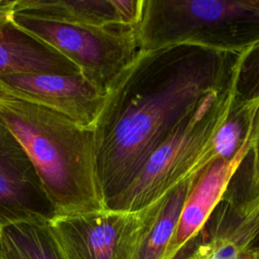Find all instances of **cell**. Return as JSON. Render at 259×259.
<instances>
[{
  "label": "cell",
  "mask_w": 259,
  "mask_h": 259,
  "mask_svg": "<svg viewBox=\"0 0 259 259\" xmlns=\"http://www.w3.org/2000/svg\"><path fill=\"white\" fill-rule=\"evenodd\" d=\"M241 54L189 44L138 52L107 90L93 124L105 208L206 96L233 84Z\"/></svg>",
  "instance_id": "cell-1"
},
{
  "label": "cell",
  "mask_w": 259,
  "mask_h": 259,
  "mask_svg": "<svg viewBox=\"0 0 259 259\" xmlns=\"http://www.w3.org/2000/svg\"><path fill=\"white\" fill-rule=\"evenodd\" d=\"M256 103L257 101L236 103L233 100L226 119L215 132L197 164L196 174L215 159L228 161L239 154L250 136Z\"/></svg>",
  "instance_id": "cell-14"
},
{
  "label": "cell",
  "mask_w": 259,
  "mask_h": 259,
  "mask_svg": "<svg viewBox=\"0 0 259 259\" xmlns=\"http://www.w3.org/2000/svg\"><path fill=\"white\" fill-rule=\"evenodd\" d=\"M15 5L16 0H0V33L3 28L11 22Z\"/></svg>",
  "instance_id": "cell-19"
},
{
  "label": "cell",
  "mask_w": 259,
  "mask_h": 259,
  "mask_svg": "<svg viewBox=\"0 0 259 259\" xmlns=\"http://www.w3.org/2000/svg\"><path fill=\"white\" fill-rule=\"evenodd\" d=\"M251 149L231 177L227 191L244 213L259 199V100H257L251 130Z\"/></svg>",
  "instance_id": "cell-16"
},
{
  "label": "cell",
  "mask_w": 259,
  "mask_h": 259,
  "mask_svg": "<svg viewBox=\"0 0 259 259\" xmlns=\"http://www.w3.org/2000/svg\"><path fill=\"white\" fill-rule=\"evenodd\" d=\"M191 182L192 177L167 193L158 218L143 245L139 259H161L163 257L177 226Z\"/></svg>",
  "instance_id": "cell-15"
},
{
  "label": "cell",
  "mask_w": 259,
  "mask_h": 259,
  "mask_svg": "<svg viewBox=\"0 0 259 259\" xmlns=\"http://www.w3.org/2000/svg\"><path fill=\"white\" fill-rule=\"evenodd\" d=\"M143 5L144 0H16L14 12L85 26L136 28Z\"/></svg>",
  "instance_id": "cell-10"
},
{
  "label": "cell",
  "mask_w": 259,
  "mask_h": 259,
  "mask_svg": "<svg viewBox=\"0 0 259 259\" xmlns=\"http://www.w3.org/2000/svg\"><path fill=\"white\" fill-rule=\"evenodd\" d=\"M254 259H259V251L257 250H254Z\"/></svg>",
  "instance_id": "cell-20"
},
{
  "label": "cell",
  "mask_w": 259,
  "mask_h": 259,
  "mask_svg": "<svg viewBox=\"0 0 259 259\" xmlns=\"http://www.w3.org/2000/svg\"><path fill=\"white\" fill-rule=\"evenodd\" d=\"M0 92L59 112L93 127L105 94L81 73L0 75Z\"/></svg>",
  "instance_id": "cell-7"
},
{
  "label": "cell",
  "mask_w": 259,
  "mask_h": 259,
  "mask_svg": "<svg viewBox=\"0 0 259 259\" xmlns=\"http://www.w3.org/2000/svg\"><path fill=\"white\" fill-rule=\"evenodd\" d=\"M251 144L250 133L248 141L234 159H215L192 176L177 226L161 259H173L198 236L222 200L231 177L250 151Z\"/></svg>",
  "instance_id": "cell-9"
},
{
  "label": "cell",
  "mask_w": 259,
  "mask_h": 259,
  "mask_svg": "<svg viewBox=\"0 0 259 259\" xmlns=\"http://www.w3.org/2000/svg\"><path fill=\"white\" fill-rule=\"evenodd\" d=\"M11 22L66 57L105 95L140 51L133 27L85 26L16 12Z\"/></svg>",
  "instance_id": "cell-5"
},
{
  "label": "cell",
  "mask_w": 259,
  "mask_h": 259,
  "mask_svg": "<svg viewBox=\"0 0 259 259\" xmlns=\"http://www.w3.org/2000/svg\"><path fill=\"white\" fill-rule=\"evenodd\" d=\"M233 100L236 103L259 100V42L240 55L233 81Z\"/></svg>",
  "instance_id": "cell-17"
},
{
  "label": "cell",
  "mask_w": 259,
  "mask_h": 259,
  "mask_svg": "<svg viewBox=\"0 0 259 259\" xmlns=\"http://www.w3.org/2000/svg\"><path fill=\"white\" fill-rule=\"evenodd\" d=\"M0 119L28 155L56 217L105 208L96 178L93 127L3 92Z\"/></svg>",
  "instance_id": "cell-2"
},
{
  "label": "cell",
  "mask_w": 259,
  "mask_h": 259,
  "mask_svg": "<svg viewBox=\"0 0 259 259\" xmlns=\"http://www.w3.org/2000/svg\"><path fill=\"white\" fill-rule=\"evenodd\" d=\"M55 217L32 162L0 119V227L20 222H50Z\"/></svg>",
  "instance_id": "cell-8"
},
{
  "label": "cell",
  "mask_w": 259,
  "mask_h": 259,
  "mask_svg": "<svg viewBox=\"0 0 259 259\" xmlns=\"http://www.w3.org/2000/svg\"><path fill=\"white\" fill-rule=\"evenodd\" d=\"M2 259H63L49 222H20L0 227Z\"/></svg>",
  "instance_id": "cell-13"
},
{
  "label": "cell",
  "mask_w": 259,
  "mask_h": 259,
  "mask_svg": "<svg viewBox=\"0 0 259 259\" xmlns=\"http://www.w3.org/2000/svg\"><path fill=\"white\" fill-rule=\"evenodd\" d=\"M0 259H2V257H1V245H0Z\"/></svg>",
  "instance_id": "cell-21"
},
{
  "label": "cell",
  "mask_w": 259,
  "mask_h": 259,
  "mask_svg": "<svg viewBox=\"0 0 259 259\" xmlns=\"http://www.w3.org/2000/svg\"><path fill=\"white\" fill-rule=\"evenodd\" d=\"M140 50L197 45L243 53L259 42V0H144Z\"/></svg>",
  "instance_id": "cell-3"
},
{
  "label": "cell",
  "mask_w": 259,
  "mask_h": 259,
  "mask_svg": "<svg viewBox=\"0 0 259 259\" xmlns=\"http://www.w3.org/2000/svg\"><path fill=\"white\" fill-rule=\"evenodd\" d=\"M240 218H248L253 223L255 228V235L252 248L259 251V199L255 201Z\"/></svg>",
  "instance_id": "cell-18"
},
{
  "label": "cell",
  "mask_w": 259,
  "mask_h": 259,
  "mask_svg": "<svg viewBox=\"0 0 259 259\" xmlns=\"http://www.w3.org/2000/svg\"><path fill=\"white\" fill-rule=\"evenodd\" d=\"M166 195L136 211L104 208L55 217L49 225L62 258L139 259Z\"/></svg>",
  "instance_id": "cell-6"
},
{
  "label": "cell",
  "mask_w": 259,
  "mask_h": 259,
  "mask_svg": "<svg viewBox=\"0 0 259 259\" xmlns=\"http://www.w3.org/2000/svg\"><path fill=\"white\" fill-rule=\"evenodd\" d=\"M80 73L58 51L15 26L7 24L0 33V75Z\"/></svg>",
  "instance_id": "cell-12"
},
{
  "label": "cell",
  "mask_w": 259,
  "mask_h": 259,
  "mask_svg": "<svg viewBox=\"0 0 259 259\" xmlns=\"http://www.w3.org/2000/svg\"><path fill=\"white\" fill-rule=\"evenodd\" d=\"M255 228L221 200L198 236L173 259H254Z\"/></svg>",
  "instance_id": "cell-11"
},
{
  "label": "cell",
  "mask_w": 259,
  "mask_h": 259,
  "mask_svg": "<svg viewBox=\"0 0 259 259\" xmlns=\"http://www.w3.org/2000/svg\"><path fill=\"white\" fill-rule=\"evenodd\" d=\"M233 102V84L206 96L153 152L130 185L106 208L136 211L196 175L197 164Z\"/></svg>",
  "instance_id": "cell-4"
}]
</instances>
